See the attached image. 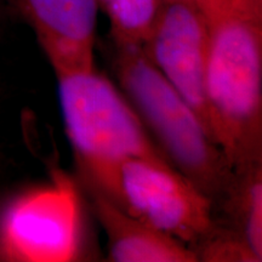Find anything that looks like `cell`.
<instances>
[{
    "mask_svg": "<svg viewBox=\"0 0 262 262\" xmlns=\"http://www.w3.org/2000/svg\"><path fill=\"white\" fill-rule=\"evenodd\" d=\"M202 10L211 133L239 171L262 163V0H211Z\"/></svg>",
    "mask_w": 262,
    "mask_h": 262,
    "instance_id": "1",
    "label": "cell"
},
{
    "mask_svg": "<svg viewBox=\"0 0 262 262\" xmlns=\"http://www.w3.org/2000/svg\"><path fill=\"white\" fill-rule=\"evenodd\" d=\"M55 77L62 122L85 185L117 204L119 170L126 160L168 159L122 91L95 68Z\"/></svg>",
    "mask_w": 262,
    "mask_h": 262,
    "instance_id": "2",
    "label": "cell"
},
{
    "mask_svg": "<svg viewBox=\"0 0 262 262\" xmlns=\"http://www.w3.org/2000/svg\"><path fill=\"white\" fill-rule=\"evenodd\" d=\"M123 95L168 162L220 204L235 171L194 110L150 62L143 48L114 45Z\"/></svg>",
    "mask_w": 262,
    "mask_h": 262,
    "instance_id": "3",
    "label": "cell"
},
{
    "mask_svg": "<svg viewBox=\"0 0 262 262\" xmlns=\"http://www.w3.org/2000/svg\"><path fill=\"white\" fill-rule=\"evenodd\" d=\"M79 198L64 175L51 182L4 193L0 204L3 261L66 262L80 256Z\"/></svg>",
    "mask_w": 262,
    "mask_h": 262,
    "instance_id": "4",
    "label": "cell"
},
{
    "mask_svg": "<svg viewBox=\"0 0 262 262\" xmlns=\"http://www.w3.org/2000/svg\"><path fill=\"white\" fill-rule=\"evenodd\" d=\"M117 204L191 249L209 233L215 221L211 199L160 159L134 158L123 164Z\"/></svg>",
    "mask_w": 262,
    "mask_h": 262,
    "instance_id": "5",
    "label": "cell"
},
{
    "mask_svg": "<svg viewBox=\"0 0 262 262\" xmlns=\"http://www.w3.org/2000/svg\"><path fill=\"white\" fill-rule=\"evenodd\" d=\"M208 37L205 14L194 0H164L143 50L214 139L205 96Z\"/></svg>",
    "mask_w": 262,
    "mask_h": 262,
    "instance_id": "6",
    "label": "cell"
},
{
    "mask_svg": "<svg viewBox=\"0 0 262 262\" xmlns=\"http://www.w3.org/2000/svg\"><path fill=\"white\" fill-rule=\"evenodd\" d=\"M28 22L54 73L91 70L98 0H6Z\"/></svg>",
    "mask_w": 262,
    "mask_h": 262,
    "instance_id": "7",
    "label": "cell"
},
{
    "mask_svg": "<svg viewBox=\"0 0 262 262\" xmlns=\"http://www.w3.org/2000/svg\"><path fill=\"white\" fill-rule=\"evenodd\" d=\"M93 209L107 237V257L114 262H195L194 251L130 215L107 196L90 193Z\"/></svg>",
    "mask_w": 262,
    "mask_h": 262,
    "instance_id": "8",
    "label": "cell"
},
{
    "mask_svg": "<svg viewBox=\"0 0 262 262\" xmlns=\"http://www.w3.org/2000/svg\"><path fill=\"white\" fill-rule=\"evenodd\" d=\"M219 205L229 220L226 226L241 235L257 261H261L262 163L235 171L233 181Z\"/></svg>",
    "mask_w": 262,
    "mask_h": 262,
    "instance_id": "9",
    "label": "cell"
},
{
    "mask_svg": "<svg viewBox=\"0 0 262 262\" xmlns=\"http://www.w3.org/2000/svg\"><path fill=\"white\" fill-rule=\"evenodd\" d=\"M164 0H98L110 19L114 45L143 48L159 17Z\"/></svg>",
    "mask_w": 262,
    "mask_h": 262,
    "instance_id": "10",
    "label": "cell"
},
{
    "mask_svg": "<svg viewBox=\"0 0 262 262\" xmlns=\"http://www.w3.org/2000/svg\"><path fill=\"white\" fill-rule=\"evenodd\" d=\"M6 4H8V2H6V0H0V22L3 21V17H4Z\"/></svg>",
    "mask_w": 262,
    "mask_h": 262,
    "instance_id": "11",
    "label": "cell"
},
{
    "mask_svg": "<svg viewBox=\"0 0 262 262\" xmlns=\"http://www.w3.org/2000/svg\"><path fill=\"white\" fill-rule=\"evenodd\" d=\"M194 2H195L196 4H198L199 6H204L205 4H208V3L210 2V0H194Z\"/></svg>",
    "mask_w": 262,
    "mask_h": 262,
    "instance_id": "12",
    "label": "cell"
},
{
    "mask_svg": "<svg viewBox=\"0 0 262 262\" xmlns=\"http://www.w3.org/2000/svg\"><path fill=\"white\" fill-rule=\"evenodd\" d=\"M3 196H4V193H3L2 189H0V204H2ZM0 261H3V255H2V250H0Z\"/></svg>",
    "mask_w": 262,
    "mask_h": 262,
    "instance_id": "13",
    "label": "cell"
}]
</instances>
